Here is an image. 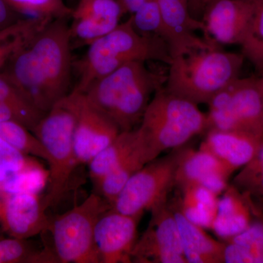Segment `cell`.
Segmentation results:
<instances>
[{
	"instance_id": "6da1fadb",
	"label": "cell",
	"mask_w": 263,
	"mask_h": 263,
	"mask_svg": "<svg viewBox=\"0 0 263 263\" xmlns=\"http://www.w3.org/2000/svg\"><path fill=\"white\" fill-rule=\"evenodd\" d=\"M72 49L67 18L54 19L1 72L34 108L46 114L70 92Z\"/></svg>"
},
{
	"instance_id": "7a4b0ae2",
	"label": "cell",
	"mask_w": 263,
	"mask_h": 263,
	"mask_svg": "<svg viewBox=\"0 0 263 263\" xmlns=\"http://www.w3.org/2000/svg\"><path fill=\"white\" fill-rule=\"evenodd\" d=\"M146 62H129L83 93L121 132L133 130L140 125L152 97L165 84L167 75L151 70Z\"/></svg>"
},
{
	"instance_id": "3957f363",
	"label": "cell",
	"mask_w": 263,
	"mask_h": 263,
	"mask_svg": "<svg viewBox=\"0 0 263 263\" xmlns=\"http://www.w3.org/2000/svg\"><path fill=\"white\" fill-rule=\"evenodd\" d=\"M171 60L166 43L159 38L141 35L129 17L89 45L84 56L73 63L79 79L72 90L84 93L97 81L129 62L157 61L169 65Z\"/></svg>"
},
{
	"instance_id": "277c9868",
	"label": "cell",
	"mask_w": 263,
	"mask_h": 263,
	"mask_svg": "<svg viewBox=\"0 0 263 263\" xmlns=\"http://www.w3.org/2000/svg\"><path fill=\"white\" fill-rule=\"evenodd\" d=\"M245 58L220 47L193 50L172 58L164 89L193 102L207 104L237 78Z\"/></svg>"
},
{
	"instance_id": "5b68a950",
	"label": "cell",
	"mask_w": 263,
	"mask_h": 263,
	"mask_svg": "<svg viewBox=\"0 0 263 263\" xmlns=\"http://www.w3.org/2000/svg\"><path fill=\"white\" fill-rule=\"evenodd\" d=\"M151 161L168 149L181 148L194 137L209 129L207 114L198 105L169 92L157 90L138 126Z\"/></svg>"
},
{
	"instance_id": "8992f818",
	"label": "cell",
	"mask_w": 263,
	"mask_h": 263,
	"mask_svg": "<svg viewBox=\"0 0 263 263\" xmlns=\"http://www.w3.org/2000/svg\"><path fill=\"white\" fill-rule=\"evenodd\" d=\"M76 125L75 108L70 92L46 112L32 131L48 155L47 191L43 197L48 208L63 199L79 164L74 146Z\"/></svg>"
},
{
	"instance_id": "52a82bcc",
	"label": "cell",
	"mask_w": 263,
	"mask_h": 263,
	"mask_svg": "<svg viewBox=\"0 0 263 263\" xmlns=\"http://www.w3.org/2000/svg\"><path fill=\"white\" fill-rule=\"evenodd\" d=\"M111 205L100 194L91 193L79 205L51 219L53 254L57 262L100 263L95 227Z\"/></svg>"
},
{
	"instance_id": "ba28073f",
	"label": "cell",
	"mask_w": 263,
	"mask_h": 263,
	"mask_svg": "<svg viewBox=\"0 0 263 263\" xmlns=\"http://www.w3.org/2000/svg\"><path fill=\"white\" fill-rule=\"evenodd\" d=\"M207 105L208 130H240L263 137V103L258 77L237 78Z\"/></svg>"
},
{
	"instance_id": "9c48e42d",
	"label": "cell",
	"mask_w": 263,
	"mask_h": 263,
	"mask_svg": "<svg viewBox=\"0 0 263 263\" xmlns=\"http://www.w3.org/2000/svg\"><path fill=\"white\" fill-rule=\"evenodd\" d=\"M180 148L151 161L133 175L112 205L114 210L142 216L146 211L167 202L175 186Z\"/></svg>"
},
{
	"instance_id": "30bf717a",
	"label": "cell",
	"mask_w": 263,
	"mask_h": 263,
	"mask_svg": "<svg viewBox=\"0 0 263 263\" xmlns=\"http://www.w3.org/2000/svg\"><path fill=\"white\" fill-rule=\"evenodd\" d=\"M167 202L150 211L149 223L137 240L132 262L188 263L174 211Z\"/></svg>"
},
{
	"instance_id": "8fae6325",
	"label": "cell",
	"mask_w": 263,
	"mask_h": 263,
	"mask_svg": "<svg viewBox=\"0 0 263 263\" xmlns=\"http://www.w3.org/2000/svg\"><path fill=\"white\" fill-rule=\"evenodd\" d=\"M258 0H208L201 18L204 39L213 46H240Z\"/></svg>"
},
{
	"instance_id": "7c38bea8",
	"label": "cell",
	"mask_w": 263,
	"mask_h": 263,
	"mask_svg": "<svg viewBox=\"0 0 263 263\" xmlns=\"http://www.w3.org/2000/svg\"><path fill=\"white\" fill-rule=\"evenodd\" d=\"M47 209L39 193L0 192V230L22 240L48 232L51 219Z\"/></svg>"
},
{
	"instance_id": "4fadbf2b",
	"label": "cell",
	"mask_w": 263,
	"mask_h": 263,
	"mask_svg": "<svg viewBox=\"0 0 263 263\" xmlns=\"http://www.w3.org/2000/svg\"><path fill=\"white\" fill-rule=\"evenodd\" d=\"M76 115L74 146L79 164H89L121 133L108 117L88 101L83 93L70 91Z\"/></svg>"
},
{
	"instance_id": "5bb4252c",
	"label": "cell",
	"mask_w": 263,
	"mask_h": 263,
	"mask_svg": "<svg viewBox=\"0 0 263 263\" xmlns=\"http://www.w3.org/2000/svg\"><path fill=\"white\" fill-rule=\"evenodd\" d=\"M141 216L127 215L110 208L95 227V240L100 263L132 262Z\"/></svg>"
},
{
	"instance_id": "9a60e30c",
	"label": "cell",
	"mask_w": 263,
	"mask_h": 263,
	"mask_svg": "<svg viewBox=\"0 0 263 263\" xmlns=\"http://www.w3.org/2000/svg\"><path fill=\"white\" fill-rule=\"evenodd\" d=\"M124 15L117 0H79L70 25L72 48L89 46L117 28Z\"/></svg>"
},
{
	"instance_id": "2e32d148",
	"label": "cell",
	"mask_w": 263,
	"mask_h": 263,
	"mask_svg": "<svg viewBox=\"0 0 263 263\" xmlns=\"http://www.w3.org/2000/svg\"><path fill=\"white\" fill-rule=\"evenodd\" d=\"M157 1L165 32V43L172 58L193 50L219 47L197 37L196 32H202L203 24L192 15L188 0Z\"/></svg>"
},
{
	"instance_id": "e0dca14e",
	"label": "cell",
	"mask_w": 263,
	"mask_h": 263,
	"mask_svg": "<svg viewBox=\"0 0 263 263\" xmlns=\"http://www.w3.org/2000/svg\"><path fill=\"white\" fill-rule=\"evenodd\" d=\"M233 174L226 165L207 151L180 148L175 186L196 185L221 195L229 186Z\"/></svg>"
},
{
	"instance_id": "ac0fdd59",
	"label": "cell",
	"mask_w": 263,
	"mask_h": 263,
	"mask_svg": "<svg viewBox=\"0 0 263 263\" xmlns=\"http://www.w3.org/2000/svg\"><path fill=\"white\" fill-rule=\"evenodd\" d=\"M200 148L210 152L232 174L246 165L263 144V137L249 132L210 129Z\"/></svg>"
},
{
	"instance_id": "d6986e66",
	"label": "cell",
	"mask_w": 263,
	"mask_h": 263,
	"mask_svg": "<svg viewBox=\"0 0 263 263\" xmlns=\"http://www.w3.org/2000/svg\"><path fill=\"white\" fill-rule=\"evenodd\" d=\"M221 195L211 230L226 240L245 231L259 215L248 197L233 185Z\"/></svg>"
},
{
	"instance_id": "ffe728a7",
	"label": "cell",
	"mask_w": 263,
	"mask_h": 263,
	"mask_svg": "<svg viewBox=\"0 0 263 263\" xmlns=\"http://www.w3.org/2000/svg\"><path fill=\"white\" fill-rule=\"evenodd\" d=\"M177 221L183 254L188 263H224V241L208 234L204 228L188 220L179 209L171 205Z\"/></svg>"
},
{
	"instance_id": "44dd1931",
	"label": "cell",
	"mask_w": 263,
	"mask_h": 263,
	"mask_svg": "<svg viewBox=\"0 0 263 263\" xmlns=\"http://www.w3.org/2000/svg\"><path fill=\"white\" fill-rule=\"evenodd\" d=\"M181 194L175 206L194 224L211 230L217 210L219 195L196 185L179 187Z\"/></svg>"
},
{
	"instance_id": "7402d4cb",
	"label": "cell",
	"mask_w": 263,
	"mask_h": 263,
	"mask_svg": "<svg viewBox=\"0 0 263 263\" xmlns=\"http://www.w3.org/2000/svg\"><path fill=\"white\" fill-rule=\"evenodd\" d=\"M141 141L138 127L121 132L111 143L95 156L89 164V176L95 186L130 155Z\"/></svg>"
},
{
	"instance_id": "603a6c76",
	"label": "cell",
	"mask_w": 263,
	"mask_h": 263,
	"mask_svg": "<svg viewBox=\"0 0 263 263\" xmlns=\"http://www.w3.org/2000/svg\"><path fill=\"white\" fill-rule=\"evenodd\" d=\"M226 243L224 263H263V214Z\"/></svg>"
},
{
	"instance_id": "cb8c5ba5",
	"label": "cell",
	"mask_w": 263,
	"mask_h": 263,
	"mask_svg": "<svg viewBox=\"0 0 263 263\" xmlns=\"http://www.w3.org/2000/svg\"><path fill=\"white\" fill-rule=\"evenodd\" d=\"M52 21L51 18L28 17L18 19L0 29V70Z\"/></svg>"
},
{
	"instance_id": "d4e9b609",
	"label": "cell",
	"mask_w": 263,
	"mask_h": 263,
	"mask_svg": "<svg viewBox=\"0 0 263 263\" xmlns=\"http://www.w3.org/2000/svg\"><path fill=\"white\" fill-rule=\"evenodd\" d=\"M150 162L141 134V141L136 149L97 185L100 195L112 206L132 176Z\"/></svg>"
},
{
	"instance_id": "484cf974",
	"label": "cell",
	"mask_w": 263,
	"mask_h": 263,
	"mask_svg": "<svg viewBox=\"0 0 263 263\" xmlns=\"http://www.w3.org/2000/svg\"><path fill=\"white\" fill-rule=\"evenodd\" d=\"M40 166L0 138V192L11 193L24 174Z\"/></svg>"
},
{
	"instance_id": "4316f807",
	"label": "cell",
	"mask_w": 263,
	"mask_h": 263,
	"mask_svg": "<svg viewBox=\"0 0 263 263\" xmlns=\"http://www.w3.org/2000/svg\"><path fill=\"white\" fill-rule=\"evenodd\" d=\"M231 184L248 197L259 215L263 214V144L252 160L240 169Z\"/></svg>"
},
{
	"instance_id": "83f0119b",
	"label": "cell",
	"mask_w": 263,
	"mask_h": 263,
	"mask_svg": "<svg viewBox=\"0 0 263 263\" xmlns=\"http://www.w3.org/2000/svg\"><path fill=\"white\" fill-rule=\"evenodd\" d=\"M54 263V254L48 249H34L27 240L0 235V263Z\"/></svg>"
},
{
	"instance_id": "f1b7e54d",
	"label": "cell",
	"mask_w": 263,
	"mask_h": 263,
	"mask_svg": "<svg viewBox=\"0 0 263 263\" xmlns=\"http://www.w3.org/2000/svg\"><path fill=\"white\" fill-rule=\"evenodd\" d=\"M0 138L24 155L48 162L43 143L32 131L21 123L8 121L0 123Z\"/></svg>"
},
{
	"instance_id": "f546056e",
	"label": "cell",
	"mask_w": 263,
	"mask_h": 263,
	"mask_svg": "<svg viewBox=\"0 0 263 263\" xmlns=\"http://www.w3.org/2000/svg\"><path fill=\"white\" fill-rule=\"evenodd\" d=\"M241 53L255 67L263 71V0H258L253 18L243 42Z\"/></svg>"
},
{
	"instance_id": "4dcf8cb0",
	"label": "cell",
	"mask_w": 263,
	"mask_h": 263,
	"mask_svg": "<svg viewBox=\"0 0 263 263\" xmlns=\"http://www.w3.org/2000/svg\"><path fill=\"white\" fill-rule=\"evenodd\" d=\"M16 13H24L29 17L48 18L53 20L67 18L72 9L64 0H5Z\"/></svg>"
},
{
	"instance_id": "1f68e13d",
	"label": "cell",
	"mask_w": 263,
	"mask_h": 263,
	"mask_svg": "<svg viewBox=\"0 0 263 263\" xmlns=\"http://www.w3.org/2000/svg\"><path fill=\"white\" fill-rule=\"evenodd\" d=\"M0 102L14 108L23 117L26 125L30 131L33 130L46 114L34 108L2 72H0Z\"/></svg>"
},
{
	"instance_id": "d6a6232c",
	"label": "cell",
	"mask_w": 263,
	"mask_h": 263,
	"mask_svg": "<svg viewBox=\"0 0 263 263\" xmlns=\"http://www.w3.org/2000/svg\"><path fill=\"white\" fill-rule=\"evenodd\" d=\"M130 18L133 27L141 35L159 38L165 43V32L157 0H146L130 15Z\"/></svg>"
},
{
	"instance_id": "836d02e7",
	"label": "cell",
	"mask_w": 263,
	"mask_h": 263,
	"mask_svg": "<svg viewBox=\"0 0 263 263\" xmlns=\"http://www.w3.org/2000/svg\"><path fill=\"white\" fill-rule=\"evenodd\" d=\"M8 121L21 123L27 127L23 117L14 108L8 104L0 102V123Z\"/></svg>"
},
{
	"instance_id": "e575fe53",
	"label": "cell",
	"mask_w": 263,
	"mask_h": 263,
	"mask_svg": "<svg viewBox=\"0 0 263 263\" xmlns=\"http://www.w3.org/2000/svg\"><path fill=\"white\" fill-rule=\"evenodd\" d=\"M15 13L5 0H0V29L18 20Z\"/></svg>"
},
{
	"instance_id": "d590c367",
	"label": "cell",
	"mask_w": 263,
	"mask_h": 263,
	"mask_svg": "<svg viewBox=\"0 0 263 263\" xmlns=\"http://www.w3.org/2000/svg\"><path fill=\"white\" fill-rule=\"evenodd\" d=\"M122 7L124 14H133L146 0H117Z\"/></svg>"
},
{
	"instance_id": "8d00e7d4",
	"label": "cell",
	"mask_w": 263,
	"mask_h": 263,
	"mask_svg": "<svg viewBox=\"0 0 263 263\" xmlns=\"http://www.w3.org/2000/svg\"><path fill=\"white\" fill-rule=\"evenodd\" d=\"M188 2L192 15L194 18L200 20L208 0H188Z\"/></svg>"
},
{
	"instance_id": "74e56055",
	"label": "cell",
	"mask_w": 263,
	"mask_h": 263,
	"mask_svg": "<svg viewBox=\"0 0 263 263\" xmlns=\"http://www.w3.org/2000/svg\"><path fill=\"white\" fill-rule=\"evenodd\" d=\"M258 83L259 89H260L261 95H262V103H263V71L260 73V76L258 77Z\"/></svg>"
},
{
	"instance_id": "f35d334b",
	"label": "cell",
	"mask_w": 263,
	"mask_h": 263,
	"mask_svg": "<svg viewBox=\"0 0 263 263\" xmlns=\"http://www.w3.org/2000/svg\"><path fill=\"white\" fill-rule=\"evenodd\" d=\"M252 1H256V0H252Z\"/></svg>"
}]
</instances>
